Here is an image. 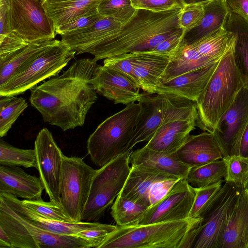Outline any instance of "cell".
Instances as JSON below:
<instances>
[{"instance_id": "27", "label": "cell", "mask_w": 248, "mask_h": 248, "mask_svg": "<svg viewBox=\"0 0 248 248\" xmlns=\"http://www.w3.org/2000/svg\"><path fill=\"white\" fill-rule=\"evenodd\" d=\"M105 0H44V8L55 29L80 16L98 11Z\"/></svg>"}, {"instance_id": "44", "label": "cell", "mask_w": 248, "mask_h": 248, "mask_svg": "<svg viewBox=\"0 0 248 248\" xmlns=\"http://www.w3.org/2000/svg\"><path fill=\"white\" fill-rule=\"evenodd\" d=\"M103 16L98 11L80 16L57 27L55 29L56 33L62 35L66 33L86 28L94 23Z\"/></svg>"}, {"instance_id": "14", "label": "cell", "mask_w": 248, "mask_h": 248, "mask_svg": "<svg viewBox=\"0 0 248 248\" xmlns=\"http://www.w3.org/2000/svg\"><path fill=\"white\" fill-rule=\"evenodd\" d=\"M241 190L233 184L225 182L219 198L203 218L202 229L192 248H217Z\"/></svg>"}, {"instance_id": "40", "label": "cell", "mask_w": 248, "mask_h": 248, "mask_svg": "<svg viewBox=\"0 0 248 248\" xmlns=\"http://www.w3.org/2000/svg\"><path fill=\"white\" fill-rule=\"evenodd\" d=\"M22 202L26 207L46 218L56 221L73 222L65 213L62 207L52 202H46L41 199L24 200Z\"/></svg>"}, {"instance_id": "21", "label": "cell", "mask_w": 248, "mask_h": 248, "mask_svg": "<svg viewBox=\"0 0 248 248\" xmlns=\"http://www.w3.org/2000/svg\"><path fill=\"white\" fill-rule=\"evenodd\" d=\"M122 26L113 18L103 16L89 27L61 35V41L77 54L89 53L99 43L117 32Z\"/></svg>"}, {"instance_id": "42", "label": "cell", "mask_w": 248, "mask_h": 248, "mask_svg": "<svg viewBox=\"0 0 248 248\" xmlns=\"http://www.w3.org/2000/svg\"><path fill=\"white\" fill-rule=\"evenodd\" d=\"M131 2L136 9L157 13L183 9L185 6L181 0H131Z\"/></svg>"}, {"instance_id": "36", "label": "cell", "mask_w": 248, "mask_h": 248, "mask_svg": "<svg viewBox=\"0 0 248 248\" xmlns=\"http://www.w3.org/2000/svg\"><path fill=\"white\" fill-rule=\"evenodd\" d=\"M0 165L36 169L35 150L18 148L0 140Z\"/></svg>"}, {"instance_id": "17", "label": "cell", "mask_w": 248, "mask_h": 248, "mask_svg": "<svg viewBox=\"0 0 248 248\" xmlns=\"http://www.w3.org/2000/svg\"><path fill=\"white\" fill-rule=\"evenodd\" d=\"M94 82L97 92L115 104L127 105L139 102L142 96L140 86L134 81L104 65H99Z\"/></svg>"}, {"instance_id": "34", "label": "cell", "mask_w": 248, "mask_h": 248, "mask_svg": "<svg viewBox=\"0 0 248 248\" xmlns=\"http://www.w3.org/2000/svg\"><path fill=\"white\" fill-rule=\"evenodd\" d=\"M148 207L118 195L111 207V215L118 226L139 224Z\"/></svg>"}, {"instance_id": "11", "label": "cell", "mask_w": 248, "mask_h": 248, "mask_svg": "<svg viewBox=\"0 0 248 248\" xmlns=\"http://www.w3.org/2000/svg\"><path fill=\"white\" fill-rule=\"evenodd\" d=\"M180 179L144 165H131L119 195L149 208L161 199Z\"/></svg>"}, {"instance_id": "46", "label": "cell", "mask_w": 248, "mask_h": 248, "mask_svg": "<svg viewBox=\"0 0 248 248\" xmlns=\"http://www.w3.org/2000/svg\"><path fill=\"white\" fill-rule=\"evenodd\" d=\"M184 35V31L181 30L163 40L152 51L173 54L180 46Z\"/></svg>"}, {"instance_id": "25", "label": "cell", "mask_w": 248, "mask_h": 248, "mask_svg": "<svg viewBox=\"0 0 248 248\" xmlns=\"http://www.w3.org/2000/svg\"><path fill=\"white\" fill-rule=\"evenodd\" d=\"M197 126L195 120H177L162 124L145 146L167 153H176Z\"/></svg>"}, {"instance_id": "2", "label": "cell", "mask_w": 248, "mask_h": 248, "mask_svg": "<svg viewBox=\"0 0 248 248\" xmlns=\"http://www.w3.org/2000/svg\"><path fill=\"white\" fill-rule=\"evenodd\" d=\"M182 9L158 13L137 9L133 17L117 32L89 53L97 61L125 53L152 51L163 40L182 30L178 24Z\"/></svg>"}, {"instance_id": "15", "label": "cell", "mask_w": 248, "mask_h": 248, "mask_svg": "<svg viewBox=\"0 0 248 248\" xmlns=\"http://www.w3.org/2000/svg\"><path fill=\"white\" fill-rule=\"evenodd\" d=\"M248 124V89L244 86L212 133L226 159L232 155Z\"/></svg>"}, {"instance_id": "32", "label": "cell", "mask_w": 248, "mask_h": 248, "mask_svg": "<svg viewBox=\"0 0 248 248\" xmlns=\"http://www.w3.org/2000/svg\"><path fill=\"white\" fill-rule=\"evenodd\" d=\"M235 40L234 33L227 31L223 26L192 44L202 56L219 61L230 48Z\"/></svg>"}, {"instance_id": "33", "label": "cell", "mask_w": 248, "mask_h": 248, "mask_svg": "<svg viewBox=\"0 0 248 248\" xmlns=\"http://www.w3.org/2000/svg\"><path fill=\"white\" fill-rule=\"evenodd\" d=\"M227 174L226 161L222 158L191 168L186 179L191 186L201 187L225 179Z\"/></svg>"}, {"instance_id": "50", "label": "cell", "mask_w": 248, "mask_h": 248, "mask_svg": "<svg viewBox=\"0 0 248 248\" xmlns=\"http://www.w3.org/2000/svg\"><path fill=\"white\" fill-rule=\"evenodd\" d=\"M0 248H12L9 237L1 227H0Z\"/></svg>"}, {"instance_id": "29", "label": "cell", "mask_w": 248, "mask_h": 248, "mask_svg": "<svg viewBox=\"0 0 248 248\" xmlns=\"http://www.w3.org/2000/svg\"><path fill=\"white\" fill-rule=\"evenodd\" d=\"M205 13L200 24L184 34L182 43L190 44L213 33L224 26L230 12L225 0H213L204 4Z\"/></svg>"}, {"instance_id": "35", "label": "cell", "mask_w": 248, "mask_h": 248, "mask_svg": "<svg viewBox=\"0 0 248 248\" xmlns=\"http://www.w3.org/2000/svg\"><path fill=\"white\" fill-rule=\"evenodd\" d=\"M222 179L203 187H196L194 202L189 214V218H203L219 198L222 187Z\"/></svg>"}, {"instance_id": "16", "label": "cell", "mask_w": 248, "mask_h": 248, "mask_svg": "<svg viewBox=\"0 0 248 248\" xmlns=\"http://www.w3.org/2000/svg\"><path fill=\"white\" fill-rule=\"evenodd\" d=\"M0 200L5 202L16 215L31 224L50 233L59 235H75L84 231L103 227L106 224L96 222H63L46 218L23 204L21 200L11 194L0 193Z\"/></svg>"}, {"instance_id": "18", "label": "cell", "mask_w": 248, "mask_h": 248, "mask_svg": "<svg viewBox=\"0 0 248 248\" xmlns=\"http://www.w3.org/2000/svg\"><path fill=\"white\" fill-rule=\"evenodd\" d=\"M135 53L134 80L143 91L155 94L173 54L153 51Z\"/></svg>"}, {"instance_id": "3", "label": "cell", "mask_w": 248, "mask_h": 248, "mask_svg": "<svg viewBox=\"0 0 248 248\" xmlns=\"http://www.w3.org/2000/svg\"><path fill=\"white\" fill-rule=\"evenodd\" d=\"M202 219L117 226L98 248H192Z\"/></svg>"}, {"instance_id": "37", "label": "cell", "mask_w": 248, "mask_h": 248, "mask_svg": "<svg viewBox=\"0 0 248 248\" xmlns=\"http://www.w3.org/2000/svg\"><path fill=\"white\" fill-rule=\"evenodd\" d=\"M25 99L15 96H0V137L5 136L18 117L27 108Z\"/></svg>"}, {"instance_id": "49", "label": "cell", "mask_w": 248, "mask_h": 248, "mask_svg": "<svg viewBox=\"0 0 248 248\" xmlns=\"http://www.w3.org/2000/svg\"><path fill=\"white\" fill-rule=\"evenodd\" d=\"M248 157V124L245 129L238 144L232 155Z\"/></svg>"}, {"instance_id": "20", "label": "cell", "mask_w": 248, "mask_h": 248, "mask_svg": "<svg viewBox=\"0 0 248 248\" xmlns=\"http://www.w3.org/2000/svg\"><path fill=\"white\" fill-rule=\"evenodd\" d=\"M219 61L161 82L155 93L173 95L196 102L208 83Z\"/></svg>"}, {"instance_id": "53", "label": "cell", "mask_w": 248, "mask_h": 248, "mask_svg": "<svg viewBox=\"0 0 248 248\" xmlns=\"http://www.w3.org/2000/svg\"></svg>"}, {"instance_id": "31", "label": "cell", "mask_w": 248, "mask_h": 248, "mask_svg": "<svg viewBox=\"0 0 248 248\" xmlns=\"http://www.w3.org/2000/svg\"><path fill=\"white\" fill-rule=\"evenodd\" d=\"M219 61L202 56L192 44H187L181 42L173 54L161 82L186 72L207 66Z\"/></svg>"}, {"instance_id": "51", "label": "cell", "mask_w": 248, "mask_h": 248, "mask_svg": "<svg viewBox=\"0 0 248 248\" xmlns=\"http://www.w3.org/2000/svg\"><path fill=\"white\" fill-rule=\"evenodd\" d=\"M184 5L194 4V3H205L213 0H181Z\"/></svg>"}, {"instance_id": "7", "label": "cell", "mask_w": 248, "mask_h": 248, "mask_svg": "<svg viewBox=\"0 0 248 248\" xmlns=\"http://www.w3.org/2000/svg\"><path fill=\"white\" fill-rule=\"evenodd\" d=\"M128 151L97 170L90 189L81 221H97L120 194L129 174Z\"/></svg>"}, {"instance_id": "23", "label": "cell", "mask_w": 248, "mask_h": 248, "mask_svg": "<svg viewBox=\"0 0 248 248\" xmlns=\"http://www.w3.org/2000/svg\"><path fill=\"white\" fill-rule=\"evenodd\" d=\"M44 187L40 177L27 173L18 166L0 165V193L25 200H39Z\"/></svg>"}, {"instance_id": "30", "label": "cell", "mask_w": 248, "mask_h": 248, "mask_svg": "<svg viewBox=\"0 0 248 248\" xmlns=\"http://www.w3.org/2000/svg\"><path fill=\"white\" fill-rule=\"evenodd\" d=\"M224 27L235 36L234 62L244 86L248 89V20L230 12Z\"/></svg>"}, {"instance_id": "1", "label": "cell", "mask_w": 248, "mask_h": 248, "mask_svg": "<svg viewBox=\"0 0 248 248\" xmlns=\"http://www.w3.org/2000/svg\"><path fill=\"white\" fill-rule=\"evenodd\" d=\"M94 59L74 62L59 76L34 88L30 101L44 122L63 131L82 126L97 99L94 82L99 65Z\"/></svg>"}, {"instance_id": "8", "label": "cell", "mask_w": 248, "mask_h": 248, "mask_svg": "<svg viewBox=\"0 0 248 248\" xmlns=\"http://www.w3.org/2000/svg\"><path fill=\"white\" fill-rule=\"evenodd\" d=\"M76 52L61 40L51 46L0 87V96H16L33 89L41 81L57 76Z\"/></svg>"}, {"instance_id": "52", "label": "cell", "mask_w": 248, "mask_h": 248, "mask_svg": "<svg viewBox=\"0 0 248 248\" xmlns=\"http://www.w3.org/2000/svg\"><path fill=\"white\" fill-rule=\"evenodd\" d=\"M41 1H42V2L44 0H40Z\"/></svg>"}, {"instance_id": "24", "label": "cell", "mask_w": 248, "mask_h": 248, "mask_svg": "<svg viewBox=\"0 0 248 248\" xmlns=\"http://www.w3.org/2000/svg\"><path fill=\"white\" fill-rule=\"evenodd\" d=\"M176 154L179 159L190 169L223 158L213 134L208 132L190 135Z\"/></svg>"}, {"instance_id": "13", "label": "cell", "mask_w": 248, "mask_h": 248, "mask_svg": "<svg viewBox=\"0 0 248 248\" xmlns=\"http://www.w3.org/2000/svg\"><path fill=\"white\" fill-rule=\"evenodd\" d=\"M196 195V187L186 178L179 179L158 202L148 208L139 224L186 220Z\"/></svg>"}, {"instance_id": "9", "label": "cell", "mask_w": 248, "mask_h": 248, "mask_svg": "<svg viewBox=\"0 0 248 248\" xmlns=\"http://www.w3.org/2000/svg\"><path fill=\"white\" fill-rule=\"evenodd\" d=\"M96 171L81 158L63 155L59 184L60 202L73 222L81 221Z\"/></svg>"}, {"instance_id": "22", "label": "cell", "mask_w": 248, "mask_h": 248, "mask_svg": "<svg viewBox=\"0 0 248 248\" xmlns=\"http://www.w3.org/2000/svg\"><path fill=\"white\" fill-rule=\"evenodd\" d=\"M217 248H248V189H241Z\"/></svg>"}, {"instance_id": "43", "label": "cell", "mask_w": 248, "mask_h": 248, "mask_svg": "<svg viewBox=\"0 0 248 248\" xmlns=\"http://www.w3.org/2000/svg\"><path fill=\"white\" fill-rule=\"evenodd\" d=\"M135 53V52L125 53L105 59L103 61L104 65L122 73L134 81L133 65Z\"/></svg>"}, {"instance_id": "38", "label": "cell", "mask_w": 248, "mask_h": 248, "mask_svg": "<svg viewBox=\"0 0 248 248\" xmlns=\"http://www.w3.org/2000/svg\"><path fill=\"white\" fill-rule=\"evenodd\" d=\"M98 10L102 16L113 18L122 26L128 22L137 11L132 6L131 0H105Z\"/></svg>"}, {"instance_id": "45", "label": "cell", "mask_w": 248, "mask_h": 248, "mask_svg": "<svg viewBox=\"0 0 248 248\" xmlns=\"http://www.w3.org/2000/svg\"><path fill=\"white\" fill-rule=\"evenodd\" d=\"M28 43L22 38L11 31L0 38V59L25 46Z\"/></svg>"}, {"instance_id": "12", "label": "cell", "mask_w": 248, "mask_h": 248, "mask_svg": "<svg viewBox=\"0 0 248 248\" xmlns=\"http://www.w3.org/2000/svg\"><path fill=\"white\" fill-rule=\"evenodd\" d=\"M37 168L50 201L61 206L59 184L63 153L46 128L42 129L34 141Z\"/></svg>"}, {"instance_id": "41", "label": "cell", "mask_w": 248, "mask_h": 248, "mask_svg": "<svg viewBox=\"0 0 248 248\" xmlns=\"http://www.w3.org/2000/svg\"><path fill=\"white\" fill-rule=\"evenodd\" d=\"M205 3L186 4L179 15L178 24L184 34L198 26L205 13Z\"/></svg>"}, {"instance_id": "4", "label": "cell", "mask_w": 248, "mask_h": 248, "mask_svg": "<svg viewBox=\"0 0 248 248\" xmlns=\"http://www.w3.org/2000/svg\"><path fill=\"white\" fill-rule=\"evenodd\" d=\"M235 40L220 59L205 88L196 101L197 126L212 133L224 113L244 86L234 59Z\"/></svg>"}, {"instance_id": "26", "label": "cell", "mask_w": 248, "mask_h": 248, "mask_svg": "<svg viewBox=\"0 0 248 248\" xmlns=\"http://www.w3.org/2000/svg\"><path fill=\"white\" fill-rule=\"evenodd\" d=\"M129 162L131 165H144L181 178H186L190 169L179 159L176 152L167 153L160 152L151 149L145 145L132 151Z\"/></svg>"}, {"instance_id": "19", "label": "cell", "mask_w": 248, "mask_h": 248, "mask_svg": "<svg viewBox=\"0 0 248 248\" xmlns=\"http://www.w3.org/2000/svg\"><path fill=\"white\" fill-rule=\"evenodd\" d=\"M142 93L139 101L140 111L126 151L132 150L137 143L148 141L162 124L164 110L163 94Z\"/></svg>"}, {"instance_id": "6", "label": "cell", "mask_w": 248, "mask_h": 248, "mask_svg": "<svg viewBox=\"0 0 248 248\" xmlns=\"http://www.w3.org/2000/svg\"><path fill=\"white\" fill-rule=\"evenodd\" d=\"M0 227L9 237L12 248H95L91 242L75 235L53 234L31 224L1 200Z\"/></svg>"}, {"instance_id": "39", "label": "cell", "mask_w": 248, "mask_h": 248, "mask_svg": "<svg viewBox=\"0 0 248 248\" xmlns=\"http://www.w3.org/2000/svg\"><path fill=\"white\" fill-rule=\"evenodd\" d=\"M225 159L227 163V174L224 181L233 184L239 189L247 188L248 157L233 155Z\"/></svg>"}, {"instance_id": "47", "label": "cell", "mask_w": 248, "mask_h": 248, "mask_svg": "<svg viewBox=\"0 0 248 248\" xmlns=\"http://www.w3.org/2000/svg\"><path fill=\"white\" fill-rule=\"evenodd\" d=\"M11 0H0V38L11 32L9 24Z\"/></svg>"}, {"instance_id": "48", "label": "cell", "mask_w": 248, "mask_h": 248, "mask_svg": "<svg viewBox=\"0 0 248 248\" xmlns=\"http://www.w3.org/2000/svg\"><path fill=\"white\" fill-rule=\"evenodd\" d=\"M231 13L248 20V0H225Z\"/></svg>"}, {"instance_id": "5", "label": "cell", "mask_w": 248, "mask_h": 248, "mask_svg": "<svg viewBox=\"0 0 248 248\" xmlns=\"http://www.w3.org/2000/svg\"><path fill=\"white\" fill-rule=\"evenodd\" d=\"M140 108L139 102L126 105L105 120L90 136L87 149L94 164L102 167L127 152Z\"/></svg>"}, {"instance_id": "10", "label": "cell", "mask_w": 248, "mask_h": 248, "mask_svg": "<svg viewBox=\"0 0 248 248\" xmlns=\"http://www.w3.org/2000/svg\"><path fill=\"white\" fill-rule=\"evenodd\" d=\"M9 24L11 31L28 43L53 40L56 35L40 0H11Z\"/></svg>"}, {"instance_id": "28", "label": "cell", "mask_w": 248, "mask_h": 248, "mask_svg": "<svg viewBox=\"0 0 248 248\" xmlns=\"http://www.w3.org/2000/svg\"><path fill=\"white\" fill-rule=\"evenodd\" d=\"M59 40H44L29 44L0 59V87L17 74L31 61Z\"/></svg>"}]
</instances>
